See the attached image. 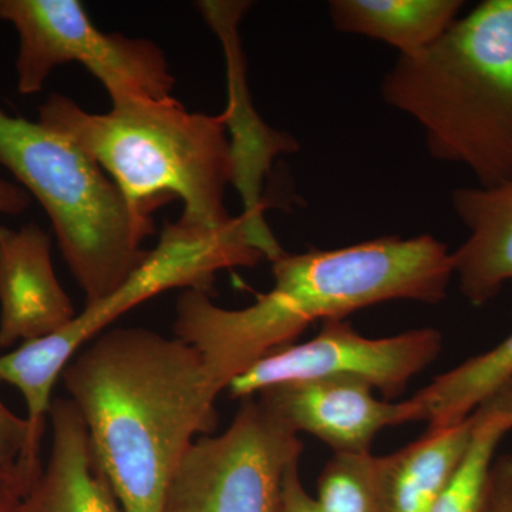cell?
Segmentation results:
<instances>
[{"label":"cell","instance_id":"1","mask_svg":"<svg viewBox=\"0 0 512 512\" xmlns=\"http://www.w3.org/2000/svg\"><path fill=\"white\" fill-rule=\"evenodd\" d=\"M274 286L242 309L215 305L185 289L175 306V338L197 350L212 389L276 349L293 345L312 323L390 301L437 305L454 276L451 252L431 235L383 237L336 249L284 252L272 261Z\"/></svg>","mask_w":512,"mask_h":512},{"label":"cell","instance_id":"2","mask_svg":"<svg viewBox=\"0 0 512 512\" xmlns=\"http://www.w3.org/2000/svg\"><path fill=\"white\" fill-rule=\"evenodd\" d=\"M123 512H161L175 468L218 424L217 399L197 350L143 328L104 330L64 367Z\"/></svg>","mask_w":512,"mask_h":512},{"label":"cell","instance_id":"3","mask_svg":"<svg viewBox=\"0 0 512 512\" xmlns=\"http://www.w3.org/2000/svg\"><path fill=\"white\" fill-rule=\"evenodd\" d=\"M383 100L424 131L430 156L480 187L512 178V0H485L429 49L399 56Z\"/></svg>","mask_w":512,"mask_h":512},{"label":"cell","instance_id":"4","mask_svg":"<svg viewBox=\"0 0 512 512\" xmlns=\"http://www.w3.org/2000/svg\"><path fill=\"white\" fill-rule=\"evenodd\" d=\"M37 113L42 126L93 158L141 215L180 200V220L192 227L234 220L224 204L232 160L222 114L190 113L174 97L121 101L93 114L62 94H50Z\"/></svg>","mask_w":512,"mask_h":512},{"label":"cell","instance_id":"5","mask_svg":"<svg viewBox=\"0 0 512 512\" xmlns=\"http://www.w3.org/2000/svg\"><path fill=\"white\" fill-rule=\"evenodd\" d=\"M0 165L45 208L86 306L120 288L147 258L153 217L134 210L109 174L39 121L0 110Z\"/></svg>","mask_w":512,"mask_h":512},{"label":"cell","instance_id":"6","mask_svg":"<svg viewBox=\"0 0 512 512\" xmlns=\"http://www.w3.org/2000/svg\"><path fill=\"white\" fill-rule=\"evenodd\" d=\"M242 215L227 227L204 229L184 221L165 222L157 247L120 288L87 305L62 330L22 343L0 355V383L20 390L28 407L29 447L40 451L52 409V392L64 367L84 345L121 315L170 289H194L210 295L218 272L252 268L264 261Z\"/></svg>","mask_w":512,"mask_h":512},{"label":"cell","instance_id":"7","mask_svg":"<svg viewBox=\"0 0 512 512\" xmlns=\"http://www.w3.org/2000/svg\"><path fill=\"white\" fill-rule=\"evenodd\" d=\"M0 20L19 36L16 77L23 96L42 92L56 67L80 63L111 104L165 100L175 79L156 43L101 32L77 0H0Z\"/></svg>","mask_w":512,"mask_h":512},{"label":"cell","instance_id":"8","mask_svg":"<svg viewBox=\"0 0 512 512\" xmlns=\"http://www.w3.org/2000/svg\"><path fill=\"white\" fill-rule=\"evenodd\" d=\"M298 433L259 397L241 400L231 426L200 437L175 468L161 512H278Z\"/></svg>","mask_w":512,"mask_h":512},{"label":"cell","instance_id":"9","mask_svg":"<svg viewBox=\"0 0 512 512\" xmlns=\"http://www.w3.org/2000/svg\"><path fill=\"white\" fill-rule=\"evenodd\" d=\"M441 349L443 336L436 329L370 339L345 319L326 320L315 338L268 353L235 377L227 390L232 399L242 400L282 384L348 379L392 400L437 359Z\"/></svg>","mask_w":512,"mask_h":512},{"label":"cell","instance_id":"10","mask_svg":"<svg viewBox=\"0 0 512 512\" xmlns=\"http://www.w3.org/2000/svg\"><path fill=\"white\" fill-rule=\"evenodd\" d=\"M198 9L224 47L227 62L228 106L222 113L231 147L232 181L244 204L245 224L256 247L268 261L284 254L264 218V180L272 163L281 154L299 150L298 141L289 134L268 126L256 113L247 84L245 57L242 53L239 23L251 8L241 0H204Z\"/></svg>","mask_w":512,"mask_h":512},{"label":"cell","instance_id":"11","mask_svg":"<svg viewBox=\"0 0 512 512\" xmlns=\"http://www.w3.org/2000/svg\"><path fill=\"white\" fill-rule=\"evenodd\" d=\"M258 397L296 433L312 434L335 454L370 453L380 431L407 423L404 402L376 399L372 387L356 380L282 384Z\"/></svg>","mask_w":512,"mask_h":512},{"label":"cell","instance_id":"12","mask_svg":"<svg viewBox=\"0 0 512 512\" xmlns=\"http://www.w3.org/2000/svg\"><path fill=\"white\" fill-rule=\"evenodd\" d=\"M77 313L57 279L52 239L39 225H0V350L47 338Z\"/></svg>","mask_w":512,"mask_h":512},{"label":"cell","instance_id":"13","mask_svg":"<svg viewBox=\"0 0 512 512\" xmlns=\"http://www.w3.org/2000/svg\"><path fill=\"white\" fill-rule=\"evenodd\" d=\"M49 420V460L18 512H123L76 404L53 400Z\"/></svg>","mask_w":512,"mask_h":512},{"label":"cell","instance_id":"14","mask_svg":"<svg viewBox=\"0 0 512 512\" xmlns=\"http://www.w3.org/2000/svg\"><path fill=\"white\" fill-rule=\"evenodd\" d=\"M451 204L468 238L451 252L460 291L483 306L512 284V178L494 187L456 188Z\"/></svg>","mask_w":512,"mask_h":512},{"label":"cell","instance_id":"15","mask_svg":"<svg viewBox=\"0 0 512 512\" xmlns=\"http://www.w3.org/2000/svg\"><path fill=\"white\" fill-rule=\"evenodd\" d=\"M478 423L477 412L421 439L376 457L382 512H431L463 464Z\"/></svg>","mask_w":512,"mask_h":512},{"label":"cell","instance_id":"16","mask_svg":"<svg viewBox=\"0 0 512 512\" xmlns=\"http://www.w3.org/2000/svg\"><path fill=\"white\" fill-rule=\"evenodd\" d=\"M461 0H332L328 3L333 28L369 37L399 50L400 56L419 55L437 42L460 18Z\"/></svg>","mask_w":512,"mask_h":512},{"label":"cell","instance_id":"17","mask_svg":"<svg viewBox=\"0 0 512 512\" xmlns=\"http://www.w3.org/2000/svg\"><path fill=\"white\" fill-rule=\"evenodd\" d=\"M512 379V333L500 345L434 377L429 386L404 400L409 423L427 421L441 429L467 419Z\"/></svg>","mask_w":512,"mask_h":512},{"label":"cell","instance_id":"18","mask_svg":"<svg viewBox=\"0 0 512 512\" xmlns=\"http://www.w3.org/2000/svg\"><path fill=\"white\" fill-rule=\"evenodd\" d=\"M478 423L463 464L431 512H488L490 471L495 450L512 430L497 394L476 410Z\"/></svg>","mask_w":512,"mask_h":512},{"label":"cell","instance_id":"19","mask_svg":"<svg viewBox=\"0 0 512 512\" xmlns=\"http://www.w3.org/2000/svg\"><path fill=\"white\" fill-rule=\"evenodd\" d=\"M372 453L335 454L318 480L320 512H382Z\"/></svg>","mask_w":512,"mask_h":512},{"label":"cell","instance_id":"20","mask_svg":"<svg viewBox=\"0 0 512 512\" xmlns=\"http://www.w3.org/2000/svg\"><path fill=\"white\" fill-rule=\"evenodd\" d=\"M29 424L26 417L9 410L0 400V468L16 477L20 488V473L28 456ZM25 497V491H23Z\"/></svg>","mask_w":512,"mask_h":512},{"label":"cell","instance_id":"21","mask_svg":"<svg viewBox=\"0 0 512 512\" xmlns=\"http://www.w3.org/2000/svg\"><path fill=\"white\" fill-rule=\"evenodd\" d=\"M488 512H512V454L495 458L491 466Z\"/></svg>","mask_w":512,"mask_h":512},{"label":"cell","instance_id":"22","mask_svg":"<svg viewBox=\"0 0 512 512\" xmlns=\"http://www.w3.org/2000/svg\"><path fill=\"white\" fill-rule=\"evenodd\" d=\"M278 512H320L318 501L306 493L299 476V461L286 470Z\"/></svg>","mask_w":512,"mask_h":512},{"label":"cell","instance_id":"23","mask_svg":"<svg viewBox=\"0 0 512 512\" xmlns=\"http://www.w3.org/2000/svg\"><path fill=\"white\" fill-rule=\"evenodd\" d=\"M30 205L29 192L0 178V215H20Z\"/></svg>","mask_w":512,"mask_h":512},{"label":"cell","instance_id":"24","mask_svg":"<svg viewBox=\"0 0 512 512\" xmlns=\"http://www.w3.org/2000/svg\"><path fill=\"white\" fill-rule=\"evenodd\" d=\"M23 491L18 480L0 468V512H18Z\"/></svg>","mask_w":512,"mask_h":512},{"label":"cell","instance_id":"25","mask_svg":"<svg viewBox=\"0 0 512 512\" xmlns=\"http://www.w3.org/2000/svg\"><path fill=\"white\" fill-rule=\"evenodd\" d=\"M501 390H503L501 394H503L505 410H507L512 423V379L510 382L505 383Z\"/></svg>","mask_w":512,"mask_h":512}]
</instances>
